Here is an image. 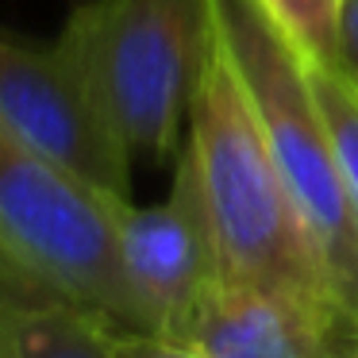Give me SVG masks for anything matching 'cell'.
I'll use <instances>...</instances> for the list:
<instances>
[{"label": "cell", "mask_w": 358, "mask_h": 358, "mask_svg": "<svg viewBox=\"0 0 358 358\" xmlns=\"http://www.w3.org/2000/svg\"><path fill=\"white\" fill-rule=\"evenodd\" d=\"M181 143L201 178L224 281L289 296L347 331L320 247L273 162L220 24Z\"/></svg>", "instance_id": "obj_1"}, {"label": "cell", "mask_w": 358, "mask_h": 358, "mask_svg": "<svg viewBox=\"0 0 358 358\" xmlns=\"http://www.w3.org/2000/svg\"><path fill=\"white\" fill-rule=\"evenodd\" d=\"M281 178L327 266L347 335L358 331V204L343 181L304 62L262 0H212Z\"/></svg>", "instance_id": "obj_2"}, {"label": "cell", "mask_w": 358, "mask_h": 358, "mask_svg": "<svg viewBox=\"0 0 358 358\" xmlns=\"http://www.w3.org/2000/svg\"><path fill=\"white\" fill-rule=\"evenodd\" d=\"M66 31L81 43L131 158H173L216 43L212 0H85Z\"/></svg>", "instance_id": "obj_3"}, {"label": "cell", "mask_w": 358, "mask_h": 358, "mask_svg": "<svg viewBox=\"0 0 358 358\" xmlns=\"http://www.w3.org/2000/svg\"><path fill=\"white\" fill-rule=\"evenodd\" d=\"M120 193L96 189L0 124V250L47 289L139 331L116 243Z\"/></svg>", "instance_id": "obj_4"}, {"label": "cell", "mask_w": 358, "mask_h": 358, "mask_svg": "<svg viewBox=\"0 0 358 358\" xmlns=\"http://www.w3.org/2000/svg\"><path fill=\"white\" fill-rule=\"evenodd\" d=\"M0 124L96 189L131 196V150L112 124L85 50L70 31L50 47L0 35Z\"/></svg>", "instance_id": "obj_5"}, {"label": "cell", "mask_w": 358, "mask_h": 358, "mask_svg": "<svg viewBox=\"0 0 358 358\" xmlns=\"http://www.w3.org/2000/svg\"><path fill=\"white\" fill-rule=\"evenodd\" d=\"M116 243L127 289L139 308V331L178 339L204 293L224 281L216 231L185 143L173 155V181L162 201H116Z\"/></svg>", "instance_id": "obj_6"}, {"label": "cell", "mask_w": 358, "mask_h": 358, "mask_svg": "<svg viewBox=\"0 0 358 358\" xmlns=\"http://www.w3.org/2000/svg\"><path fill=\"white\" fill-rule=\"evenodd\" d=\"M216 358H350L335 320L255 285L216 281L178 335Z\"/></svg>", "instance_id": "obj_7"}, {"label": "cell", "mask_w": 358, "mask_h": 358, "mask_svg": "<svg viewBox=\"0 0 358 358\" xmlns=\"http://www.w3.org/2000/svg\"><path fill=\"white\" fill-rule=\"evenodd\" d=\"M0 316L8 358H112L108 331L116 324L47 289L0 250Z\"/></svg>", "instance_id": "obj_8"}, {"label": "cell", "mask_w": 358, "mask_h": 358, "mask_svg": "<svg viewBox=\"0 0 358 358\" xmlns=\"http://www.w3.org/2000/svg\"><path fill=\"white\" fill-rule=\"evenodd\" d=\"M308 73V85L316 93V104L324 112L327 135H331L335 158H339L343 181L358 204V78L339 58H316L296 50Z\"/></svg>", "instance_id": "obj_9"}, {"label": "cell", "mask_w": 358, "mask_h": 358, "mask_svg": "<svg viewBox=\"0 0 358 358\" xmlns=\"http://www.w3.org/2000/svg\"><path fill=\"white\" fill-rule=\"evenodd\" d=\"M296 50L316 58H339L343 0H262ZM343 62V58H339Z\"/></svg>", "instance_id": "obj_10"}, {"label": "cell", "mask_w": 358, "mask_h": 358, "mask_svg": "<svg viewBox=\"0 0 358 358\" xmlns=\"http://www.w3.org/2000/svg\"><path fill=\"white\" fill-rule=\"evenodd\" d=\"M112 358H216L208 350L181 339H166L155 331H135V327H112L108 331Z\"/></svg>", "instance_id": "obj_11"}, {"label": "cell", "mask_w": 358, "mask_h": 358, "mask_svg": "<svg viewBox=\"0 0 358 358\" xmlns=\"http://www.w3.org/2000/svg\"><path fill=\"white\" fill-rule=\"evenodd\" d=\"M339 58L358 78V0H343V31H339Z\"/></svg>", "instance_id": "obj_12"}, {"label": "cell", "mask_w": 358, "mask_h": 358, "mask_svg": "<svg viewBox=\"0 0 358 358\" xmlns=\"http://www.w3.org/2000/svg\"><path fill=\"white\" fill-rule=\"evenodd\" d=\"M0 358H8V335H4V316H0Z\"/></svg>", "instance_id": "obj_13"}, {"label": "cell", "mask_w": 358, "mask_h": 358, "mask_svg": "<svg viewBox=\"0 0 358 358\" xmlns=\"http://www.w3.org/2000/svg\"><path fill=\"white\" fill-rule=\"evenodd\" d=\"M347 347H350V358H358V331L347 335Z\"/></svg>", "instance_id": "obj_14"}]
</instances>
